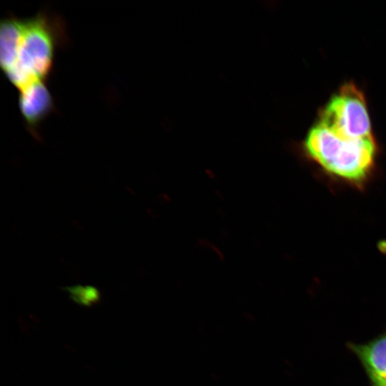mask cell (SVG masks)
<instances>
[{
	"label": "cell",
	"mask_w": 386,
	"mask_h": 386,
	"mask_svg": "<svg viewBox=\"0 0 386 386\" xmlns=\"http://www.w3.org/2000/svg\"><path fill=\"white\" fill-rule=\"evenodd\" d=\"M358 358L371 386H386V332L364 344L347 343Z\"/></svg>",
	"instance_id": "cell-4"
},
{
	"label": "cell",
	"mask_w": 386,
	"mask_h": 386,
	"mask_svg": "<svg viewBox=\"0 0 386 386\" xmlns=\"http://www.w3.org/2000/svg\"><path fill=\"white\" fill-rule=\"evenodd\" d=\"M299 149L327 174L360 185L374 171L378 148L375 138H360L315 120Z\"/></svg>",
	"instance_id": "cell-1"
},
{
	"label": "cell",
	"mask_w": 386,
	"mask_h": 386,
	"mask_svg": "<svg viewBox=\"0 0 386 386\" xmlns=\"http://www.w3.org/2000/svg\"><path fill=\"white\" fill-rule=\"evenodd\" d=\"M68 44L63 19L47 11L21 19V34L16 59L4 72L18 89L36 81H46L51 74L58 48Z\"/></svg>",
	"instance_id": "cell-2"
},
{
	"label": "cell",
	"mask_w": 386,
	"mask_h": 386,
	"mask_svg": "<svg viewBox=\"0 0 386 386\" xmlns=\"http://www.w3.org/2000/svg\"><path fill=\"white\" fill-rule=\"evenodd\" d=\"M19 108L29 132L38 138L36 129L54 109L46 81L32 82L19 90Z\"/></svg>",
	"instance_id": "cell-3"
},
{
	"label": "cell",
	"mask_w": 386,
	"mask_h": 386,
	"mask_svg": "<svg viewBox=\"0 0 386 386\" xmlns=\"http://www.w3.org/2000/svg\"><path fill=\"white\" fill-rule=\"evenodd\" d=\"M21 34V19L9 16L0 25V64L4 72L14 64Z\"/></svg>",
	"instance_id": "cell-5"
},
{
	"label": "cell",
	"mask_w": 386,
	"mask_h": 386,
	"mask_svg": "<svg viewBox=\"0 0 386 386\" xmlns=\"http://www.w3.org/2000/svg\"><path fill=\"white\" fill-rule=\"evenodd\" d=\"M74 301L88 305L96 302L99 298L97 290L91 286L76 285L67 287Z\"/></svg>",
	"instance_id": "cell-6"
}]
</instances>
